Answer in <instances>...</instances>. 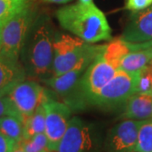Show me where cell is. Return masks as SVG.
<instances>
[{"mask_svg": "<svg viewBox=\"0 0 152 152\" xmlns=\"http://www.w3.org/2000/svg\"><path fill=\"white\" fill-rule=\"evenodd\" d=\"M18 143L25 152H50L45 133L38 134L29 139H23Z\"/></svg>", "mask_w": 152, "mask_h": 152, "instance_id": "obj_21", "label": "cell"}, {"mask_svg": "<svg viewBox=\"0 0 152 152\" xmlns=\"http://www.w3.org/2000/svg\"><path fill=\"white\" fill-rule=\"evenodd\" d=\"M5 115L15 116L14 112L11 108L10 104L6 96H0V118Z\"/></svg>", "mask_w": 152, "mask_h": 152, "instance_id": "obj_25", "label": "cell"}, {"mask_svg": "<svg viewBox=\"0 0 152 152\" xmlns=\"http://www.w3.org/2000/svg\"><path fill=\"white\" fill-rule=\"evenodd\" d=\"M149 42H150V48H151V49L152 50V40L149 41Z\"/></svg>", "mask_w": 152, "mask_h": 152, "instance_id": "obj_30", "label": "cell"}, {"mask_svg": "<svg viewBox=\"0 0 152 152\" xmlns=\"http://www.w3.org/2000/svg\"><path fill=\"white\" fill-rule=\"evenodd\" d=\"M77 37L56 32L53 41V76H58L70 70L93 48Z\"/></svg>", "mask_w": 152, "mask_h": 152, "instance_id": "obj_6", "label": "cell"}, {"mask_svg": "<svg viewBox=\"0 0 152 152\" xmlns=\"http://www.w3.org/2000/svg\"><path fill=\"white\" fill-rule=\"evenodd\" d=\"M116 71L104 60L100 52L88 66L74 91L64 99V102L70 107L72 112L91 107L98 93L113 77Z\"/></svg>", "mask_w": 152, "mask_h": 152, "instance_id": "obj_3", "label": "cell"}, {"mask_svg": "<svg viewBox=\"0 0 152 152\" xmlns=\"http://www.w3.org/2000/svg\"><path fill=\"white\" fill-rule=\"evenodd\" d=\"M135 152H152V119H147L140 128Z\"/></svg>", "mask_w": 152, "mask_h": 152, "instance_id": "obj_20", "label": "cell"}, {"mask_svg": "<svg viewBox=\"0 0 152 152\" xmlns=\"http://www.w3.org/2000/svg\"><path fill=\"white\" fill-rule=\"evenodd\" d=\"M45 134L48 138L50 152H56L61 139L65 133L71 119L72 110L64 102L56 101L50 96L44 101Z\"/></svg>", "mask_w": 152, "mask_h": 152, "instance_id": "obj_9", "label": "cell"}, {"mask_svg": "<svg viewBox=\"0 0 152 152\" xmlns=\"http://www.w3.org/2000/svg\"><path fill=\"white\" fill-rule=\"evenodd\" d=\"M136 93H146L152 95V77L148 64L139 71L136 83Z\"/></svg>", "mask_w": 152, "mask_h": 152, "instance_id": "obj_22", "label": "cell"}, {"mask_svg": "<svg viewBox=\"0 0 152 152\" xmlns=\"http://www.w3.org/2000/svg\"><path fill=\"white\" fill-rule=\"evenodd\" d=\"M148 66L150 68V70H151V77H152V59L151 60V62L148 64Z\"/></svg>", "mask_w": 152, "mask_h": 152, "instance_id": "obj_29", "label": "cell"}, {"mask_svg": "<svg viewBox=\"0 0 152 152\" xmlns=\"http://www.w3.org/2000/svg\"><path fill=\"white\" fill-rule=\"evenodd\" d=\"M16 142L10 140L0 132V152H12Z\"/></svg>", "mask_w": 152, "mask_h": 152, "instance_id": "obj_24", "label": "cell"}, {"mask_svg": "<svg viewBox=\"0 0 152 152\" xmlns=\"http://www.w3.org/2000/svg\"><path fill=\"white\" fill-rule=\"evenodd\" d=\"M0 132L15 142H20L24 137V123L13 115L0 118Z\"/></svg>", "mask_w": 152, "mask_h": 152, "instance_id": "obj_17", "label": "cell"}, {"mask_svg": "<svg viewBox=\"0 0 152 152\" xmlns=\"http://www.w3.org/2000/svg\"><path fill=\"white\" fill-rule=\"evenodd\" d=\"M103 45L94 46L93 48L70 70L58 76H52L42 80L55 93L61 96L63 100L74 91L88 66L102 51Z\"/></svg>", "mask_w": 152, "mask_h": 152, "instance_id": "obj_11", "label": "cell"}, {"mask_svg": "<svg viewBox=\"0 0 152 152\" xmlns=\"http://www.w3.org/2000/svg\"><path fill=\"white\" fill-rule=\"evenodd\" d=\"M54 27L48 17L36 18L22 48V64L26 74L42 81L53 76Z\"/></svg>", "mask_w": 152, "mask_h": 152, "instance_id": "obj_1", "label": "cell"}, {"mask_svg": "<svg viewBox=\"0 0 152 152\" xmlns=\"http://www.w3.org/2000/svg\"><path fill=\"white\" fill-rule=\"evenodd\" d=\"M124 119L147 120L152 118V95L134 93L123 106Z\"/></svg>", "mask_w": 152, "mask_h": 152, "instance_id": "obj_14", "label": "cell"}, {"mask_svg": "<svg viewBox=\"0 0 152 152\" xmlns=\"http://www.w3.org/2000/svg\"><path fill=\"white\" fill-rule=\"evenodd\" d=\"M37 16L29 4L6 22L1 29L0 55L19 60L28 32Z\"/></svg>", "mask_w": 152, "mask_h": 152, "instance_id": "obj_4", "label": "cell"}, {"mask_svg": "<svg viewBox=\"0 0 152 152\" xmlns=\"http://www.w3.org/2000/svg\"><path fill=\"white\" fill-rule=\"evenodd\" d=\"M30 4L29 0H0V26Z\"/></svg>", "mask_w": 152, "mask_h": 152, "instance_id": "obj_19", "label": "cell"}, {"mask_svg": "<svg viewBox=\"0 0 152 152\" xmlns=\"http://www.w3.org/2000/svg\"><path fill=\"white\" fill-rule=\"evenodd\" d=\"M42 1L50 4H67L72 0H42Z\"/></svg>", "mask_w": 152, "mask_h": 152, "instance_id": "obj_26", "label": "cell"}, {"mask_svg": "<svg viewBox=\"0 0 152 152\" xmlns=\"http://www.w3.org/2000/svg\"><path fill=\"white\" fill-rule=\"evenodd\" d=\"M129 53H131L129 42L119 37L103 45L101 51V55L107 64L116 70H118L122 60Z\"/></svg>", "mask_w": 152, "mask_h": 152, "instance_id": "obj_15", "label": "cell"}, {"mask_svg": "<svg viewBox=\"0 0 152 152\" xmlns=\"http://www.w3.org/2000/svg\"><path fill=\"white\" fill-rule=\"evenodd\" d=\"M12 152H25V151H24L21 148V146L19 145V143H16V144L15 145L14 148H13Z\"/></svg>", "mask_w": 152, "mask_h": 152, "instance_id": "obj_27", "label": "cell"}, {"mask_svg": "<svg viewBox=\"0 0 152 152\" xmlns=\"http://www.w3.org/2000/svg\"><path fill=\"white\" fill-rule=\"evenodd\" d=\"M138 72L116 71L114 76L109 80L93 101L91 107L104 110H113L123 107L126 101L136 93V83Z\"/></svg>", "mask_w": 152, "mask_h": 152, "instance_id": "obj_5", "label": "cell"}, {"mask_svg": "<svg viewBox=\"0 0 152 152\" xmlns=\"http://www.w3.org/2000/svg\"><path fill=\"white\" fill-rule=\"evenodd\" d=\"M45 133V108L43 103L30 115L24 122V137L29 139L32 136Z\"/></svg>", "mask_w": 152, "mask_h": 152, "instance_id": "obj_18", "label": "cell"}, {"mask_svg": "<svg viewBox=\"0 0 152 152\" xmlns=\"http://www.w3.org/2000/svg\"><path fill=\"white\" fill-rule=\"evenodd\" d=\"M26 71L19 60L0 55V96H6L22 81L26 80Z\"/></svg>", "mask_w": 152, "mask_h": 152, "instance_id": "obj_13", "label": "cell"}, {"mask_svg": "<svg viewBox=\"0 0 152 152\" xmlns=\"http://www.w3.org/2000/svg\"><path fill=\"white\" fill-rule=\"evenodd\" d=\"M152 4V0H127L125 9L133 12L143 10Z\"/></svg>", "mask_w": 152, "mask_h": 152, "instance_id": "obj_23", "label": "cell"}, {"mask_svg": "<svg viewBox=\"0 0 152 152\" xmlns=\"http://www.w3.org/2000/svg\"><path fill=\"white\" fill-rule=\"evenodd\" d=\"M152 59L151 48L139 51L131 52L122 60L119 69L126 72H138L146 66Z\"/></svg>", "mask_w": 152, "mask_h": 152, "instance_id": "obj_16", "label": "cell"}, {"mask_svg": "<svg viewBox=\"0 0 152 152\" xmlns=\"http://www.w3.org/2000/svg\"><path fill=\"white\" fill-rule=\"evenodd\" d=\"M100 144L95 126L79 117H73L56 152H98Z\"/></svg>", "mask_w": 152, "mask_h": 152, "instance_id": "obj_7", "label": "cell"}, {"mask_svg": "<svg viewBox=\"0 0 152 152\" xmlns=\"http://www.w3.org/2000/svg\"><path fill=\"white\" fill-rule=\"evenodd\" d=\"M56 17L64 30L87 43L108 41L112 37L107 17L93 3L79 2L64 6L56 12Z\"/></svg>", "mask_w": 152, "mask_h": 152, "instance_id": "obj_2", "label": "cell"}, {"mask_svg": "<svg viewBox=\"0 0 152 152\" xmlns=\"http://www.w3.org/2000/svg\"><path fill=\"white\" fill-rule=\"evenodd\" d=\"M79 2H80L82 4H91V3H93V0H79Z\"/></svg>", "mask_w": 152, "mask_h": 152, "instance_id": "obj_28", "label": "cell"}, {"mask_svg": "<svg viewBox=\"0 0 152 152\" xmlns=\"http://www.w3.org/2000/svg\"><path fill=\"white\" fill-rule=\"evenodd\" d=\"M144 121L125 119L114 125L104 140L106 152H135L138 134Z\"/></svg>", "mask_w": 152, "mask_h": 152, "instance_id": "obj_10", "label": "cell"}, {"mask_svg": "<svg viewBox=\"0 0 152 152\" xmlns=\"http://www.w3.org/2000/svg\"><path fill=\"white\" fill-rule=\"evenodd\" d=\"M42 86L33 80H24L17 85L6 97L15 116L25 122L28 117L43 103L48 96Z\"/></svg>", "mask_w": 152, "mask_h": 152, "instance_id": "obj_8", "label": "cell"}, {"mask_svg": "<svg viewBox=\"0 0 152 152\" xmlns=\"http://www.w3.org/2000/svg\"><path fill=\"white\" fill-rule=\"evenodd\" d=\"M120 37L131 43H142L152 40V4L131 15L130 20Z\"/></svg>", "mask_w": 152, "mask_h": 152, "instance_id": "obj_12", "label": "cell"}]
</instances>
